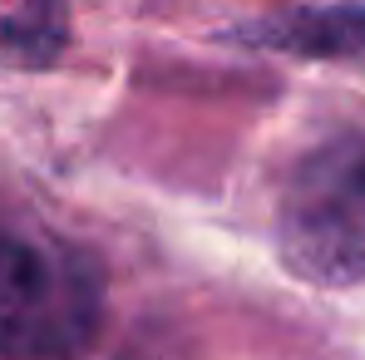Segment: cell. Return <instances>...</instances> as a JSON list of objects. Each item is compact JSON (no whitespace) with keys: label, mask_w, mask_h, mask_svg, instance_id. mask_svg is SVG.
I'll use <instances>...</instances> for the list:
<instances>
[{"label":"cell","mask_w":365,"mask_h":360,"mask_svg":"<svg viewBox=\"0 0 365 360\" xmlns=\"http://www.w3.org/2000/svg\"><path fill=\"white\" fill-rule=\"evenodd\" d=\"M282 257L316 287L365 282V133L311 148L282 192Z\"/></svg>","instance_id":"7a4b0ae2"},{"label":"cell","mask_w":365,"mask_h":360,"mask_svg":"<svg viewBox=\"0 0 365 360\" xmlns=\"http://www.w3.org/2000/svg\"><path fill=\"white\" fill-rule=\"evenodd\" d=\"M99 272L64 242L0 232V356L60 360L94 341Z\"/></svg>","instance_id":"6da1fadb"},{"label":"cell","mask_w":365,"mask_h":360,"mask_svg":"<svg viewBox=\"0 0 365 360\" xmlns=\"http://www.w3.org/2000/svg\"><path fill=\"white\" fill-rule=\"evenodd\" d=\"M262 35H267V45H282L297 55H365V5L272 20Z\"/></svg>","instance_id":"3957f363"}]
</instances>
